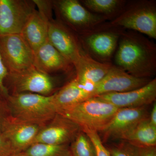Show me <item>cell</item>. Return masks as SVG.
<instances>
[{
  "label": "cell",
  "mask_w": 156,
  "mask_h": 156,
  "mask_svg": "<svg viewBox=\"0 0 156 156\" xmlns=\"http://www.w3.org/2000/svg\"><path fill=\"white\" fill-rule=\"evenodd\" d=\"M114 65L131 76L152 78L156 73V45L134 31L125 30L115 54Z\"/></svg>",
  "instance_id": "1"
},
{
  "label": "cell",
  "mask_w": 156,
  "mask_h": 156,
  "mask_svg": "<svg viewBox=\"0 0 156 156\" xmlns=\"http://www.w3.org/2000/svg\"><path fill=\"white\" fill-rule=\"evenodd\" d=\"M53 94L14 93L6 98L11 117L22 122L45 126L57 114Z\"/></svg>",
  "instance_id": "2"
},
{
  "label": "cell",
  "mask_w": 156,
  "mask_h": 156,
  "mask_svg": "<svg viewBox=\"0 0 156 156\" xmlns=\"http://www.w3.org/2000/svg\"><path fill=\"white\" fill-rule=\"evenodd\" d=\"M118 109L107 101L93 97L58 114L74 122L82 130L101 133L108 126Z\"/></svg>",
  "instance_id": "3"
},
{
  "label": "cell",
  "mask_w": 156,
  "mask_h": 156,
  "mask_svg": "<svg viewBox=\"0 0 156 156\" xmlns=\"http://www.w3.org/2000/svg\"><path fill=\"white\" fill-rule=\"evenodd\" d=\"M125 30L108 21L77 36L86 54L99 62L112 63L120 37Z\"/></svg>",
  "instance_id": "4"
},
{
  "label": "cell",
  "mask_w": 156,
  "mask_h": 156,
  "mask_svg": "<svg viewBox=\"0 0 156 156\" xmlns=\"http://www.w3.org/2000/svg\"><path fill=\"white\" fill-rule=\"evenodd\" d=\"M110 23L156 39V3L152 0L127 1L121 14Z\"/></svg>",
  "instance_id": "5"
},
{
  "label": "cell",
  "mask_w": 156,
  "mask_h": 156,
  "mask_svg": "<svg viewBox=\"0 0 156 156\" xmlns=\"http://www.w3.org/2000/svg\"><path fill=\"white\" fill-rule=\"evenodd\" d=\"M53 5L56 19L77 35L108 21L106 17L89 11L78 0H55Z\"/></svg>",
  "instance_id": "6"
},
{
  "label": "cell",
  "mask_w": 156,
  "mask_h": 156,
  "mask_svg": "<svg viewBox=\"0 0 156 156\" xmlns=\"http://www.w3.org/2000/svg\"><path fill=\"white\" fill-rule=\"evenodd\" d=\"M4 84L9 93L12 91L11 94L32 93L50 95L56 90L54 78L34 66L21 71L9 73Z\"/></svg>",
  "instance_id": "7"
},
{
  "label": "cell",
  "mask_w": 156,
  "mask_h": 156,
  "mask_svg": "<svg viewBox=\"0 0 156 156\" xmlns=\"http://www.w3.org/2000/svg\"><path fill=\"white\" fill-rule=\"evenodd\" d=\"M0 53L9 73L34 66V52L21 34L0 36Z\"/></svg>",
  "instance_id": "8"
},
{
  "label": "cell",
  "mask_w": 156,
  "mask_h": 156,
  "mask_svg": "<svg viewBox=\"0 0 156 156\" xmlns=\"http://www.w3.org/2000/svg\"><path fill=\"white\" fill-rule=\"evenodd\" d=\"M36 10L33 0H0V36L21 34Z\"/></svg>",
  "instance_id": "9"
},
{
  "label": "cell",
  "mask_w": 156,
  "mask_h": 156,
  "mask_svg": "<svg viewBox=\"0 0 156 156\" xmlns=\"http://www.w3.org/2000/svg\"><path fill=\"white\" fill-rule=\"evenodd\" d=\"M48 40L74 67L85 53L77 35L56 19L49 22Z\"/></svg>",
  "instance_id": "10"
},
{
  "label": "cell",
  "mask_w": 156,
  "mask_h": 156,
  "mask_svg": "<svg viewBox=\"0 0 156 156\" xmlns=\"http://www.w3.org/2000/svg\"><path fill=\"white\" fill-rule=\"evenodd\" d=\"M81 131L77 124L63 115L57 113L40 130L33 144L69 145Z\"/></svg>",
  "instance_id": "11"
},
{
  "label": "cell",
  "mask_w": 156,
  "mask_h": 156,
  "mask_svg": "<svg viewBox=\"0 0 156 156\" xmlns=\"http://www.w3.org/2000/svg\"><path fill=\"white\" fill-rule=\"evenodd\" d=\"M152 79L136 77L113 64L106 75L92 89V97L134 90L145 86Z\"/></svg>",
  "instance_id": "12"
},
{
  "label": "cell",
  "mask_w": 156,
  "mask_h": 156,
  "mask_svg": "<svg viewBox=\"0 0 156 156\" xmlns=\"http://www.w3.org/2000/svg\"><path fill=\"white\" fill-rule=\"evenodd\" d=\"M118 108L148 106L155 102L156 79L138 89L123 92L107 93L96 96Z\"/></svg>",
  "instance_id": "13"
},
{
  "label": "cell",
  "mask_w": 156,
  "mask_h": 156,
  "mask_svg": "<svg viewBox=\"0 0 156 156\" xmlns=\"http://www.w3.org/2000/svg\"><path fill=\"white\" fill-rule=\"evenodd\" d=\"M148 106L119 108L110 122L102 132V142L109 139H117L122 134L148 118Z\"/></svg>",
  "instance_id": "14"
},
{
  "label": "cell",
  "mask_w": 156,
  "mask_h": 156,
  "mask_svg": "<svg viewBox=\"0 0 156 156\" xmlns=\"http://www.w3.org/2000/svg\"><path fill=\"white\" fill-rule=\"evenodd\" d=\"M44 126L22 122L11 117L3 133L10 141L15 155L33 144L37 134Z\"/></svg>",
  "instance_id": "15"
},
{
  "label": "cell",
  "mask_w": 156,
  "mask_h": 156,
  "mask_svg": "<svg viewBox=\"0 0 156 156\" xmlns=\"http://www.w3.org/2000/svg\"><path fill=\"white\" fill-rule=\"evenodd\" d=\"M34 66L50 75L54 73H68L74 68L48 40L35 51Z\"/></svg>",
  "instance_id": "16"
},
{
  "label": "cell",
  "mask_w": 156,
  "mask_h": 156,
  "mask_svg": "<svg viewBox=\"0 0 156 156\" xmlns=\"http://www.w3.org/2000/svg\"><path fill=\"white\" fill-rule=\"evenodd\" d=\"M112 65L96 61L84 53L74 67L75 78L82 87L92 92L94 87L108 73Z\"/></svg>",
  "instance_id": "17"
},
{
  "label": "cell",
  "mask_w": 156,
  "mask_h": 156,
  "mask_svg": "<svg viewBox=\"0 0 156 156\" xmlns=\"http://www.w3.org/2000/svg\"><path fill=\"white\" fill-rule=\"evenodd\" d=\"M53 96L57 113L92 98L91 91L82 87L75 78L55 92Z\"/></svg>",
  "instance_id": "18"
},
{
  "label": "cell",
  "mask_w": 156,
  "mask_h": 156,
  "mask_svg": "<svg viewBox=\"0 0 156 156\" xmlns=\"http://www.w3.org/2000/svg\"><path fill=\"white\" fill-rule=\"evenodd\" d=\"M49 22L36 9L23 27L20 34L34 52L48 40Z\"/></svg>",
  "instance_id": "19"
},
{
  "label": "cell",
  "mask_w": 156,
  "mask_h": 156,
  "mask_svg": "<svg viewBox=\"0 0 156 156\" xmlns=\"http://www.w3.org/2000/svg\"><path fill=\"white\" fill-rule=\"evenodd\" d=\"M117 140L138 147L156 146V127L151 124L148 117L120 135Z\"/></svg>",
  "instance_id": "20"
},
{
  "label": "cell",
  "mask_w": 156,
  "mask_h": 156,
  "mask_svg": "<svg viewBox=\"0 0 156 156\" xmlns=\"http://www.w3.org/2000/svg\"><path fill=\"white\" fill-rule=\"evenodd\" d=\"M82 5L94 14L106 17L109 21L118 17L127 1L125 0H82Z\"/></svg>",
  "instance_id": "21"
},
{
  "label": "cell",
  "mask_w": 156,
  "mask_h": 156,
  "mask_svg": "<svg viewBox=\"0 0 156 156\" xmlns=\"http://www.w3.org/2000/svg\"><path fill=\"white\" fill-rule=\"evenodd\" d=\"M17 156H71L69 145H51L34 143Z\"/></svg>",
  "instance_id": "22"
},
{
  "label": "cell",
  "mask_w": 156,
  "mask_h": 156,
  "mask_svg": "<svg viewBox=\"0 0 156 156\" xmlns=\"http://www.w3.org/2000/svg\"><path fill=\"white\" fill-rule=\"evenodd\" d=\"M69 149L71 156H96L93 143L82 130L70 144Z\"/></svg>",
  "instance_id": "23"
},
{
  "label": "cell",
  "mask_w": 156,
  "mask_h": 156,
  "mask_svg": "<svg viewBox=\"0 0 156 156\" xmlns=\"http://www.w3.org/2000/svg\"><path fill=\"white\" fill-rule=\"evenodd\" d=\"M105 147L111 156H139L138 147L123 140Z\"/></svg>",
  "instance_id": "24"
},
{
  "label": "cell",
  "mask_w": 156,
  "mask_h": 156,
  "mask_svg": "<svg viewBox=\"0 0 156 156\" xmlns=\"http://www.w3.org/2000/svg\"><path fill=\"white\" fill-rule=\"evenodd\" d=\"M82 130L88 135L93 143L96 150V156H111L98 133L87 129Z\"/></svg>",
  "instance_id": "25"
},
{
  "label": "cell",
  "mask_w": 156,
  "mask_h": 156,
  "mask_svg": "<svg viewBox=\"0 0 156 156\" xmlns=\"http://www.w3.org/2000/svg\"><path fill=\"white\" fill-rule=\"evenodd\" d=\"M11 117L6 98L0 96V134L4 132Z\"/></svg>",
  "instance_id": "26"
},
{
  "label": "cell",
  "mask_w": 156,
  "mask_h": 156,
  "mask_svg": "<svg viewBox=\"0 0 156 156\" xmlns=\"http://www.w3.org/2000/svg\"><path fill=\"white\" fill-rule=\"evenodd\" d=\"M38 11L49 21L53 18V1L33 0Z\"/></svg>",
  "instance_id": "27"
},
{
  "label": "cell",
  "mask_w": 156,
  "mask_h": 156,
  "mask_svg": "<svg viewBox=\"0 0 156 156\" xmlns=\"http://www.w3.org/2000/svg\"><path fill=\"white\" fill-rule=\"evenodd\" d=\"M8 73L9 71L5 66L0 53V96L6 99L10 95L4 84Z\"/></svg>",
  "instance_id": "28"
},
{
  "label": "cell",
  "mask_w": 156,
  "mask_h": 156,
  "mask_svg": "<svg viewBox=\"0 0 156 156\" xmlns=\"http://www.w3.org/2000/svg\"><path fill=\"white\" fill-rule=\"evenodd\" d=\"M11 143L3 133L0 134V156L14 155Z\"/></svg>",
  "instance_id": "29"
},
{
  "label": "cell",
  "mask_w": 156,
  "mask_h": 156,
  "mask_svg": "<svg viewBox=\"0 0 156 156\" xmlns=\"http://www.w3.org/2000/svg\"><path fill=\"white\" fill-rule=\"evenodd\" d=\"M139 156H156V146L138 147Z\"/></svg>",
  "instance_id": "30"
},
{
  "label": "cell",
  "mask_w": 156,
  "mask_h": 156,
  "mask_svg": "<svg viewBox=\"0 0 156 156\" xmlns=\"http://www.w3.org/2000/svg\"><path fill=\"white\" fill-rule=\"evenodd\" d=\"M149 120L153 126L156 127V103H153L152 108L149 115Z\"/></svg>",
  "instance_id": "31"
},
{
  "label": "cell",
  "mask_w": 156,
  "mask_h": 156,
  "mask_svg": "<svg viewBox=\"0 0 156 156\" xmlns=\"http://www.w3.org/2000/svg\"><path fill=\"white\" fill-rule=\"evenodd\" d=\"M16 156V155H13V156Z\"/></svg>",
  "instance_id": "32"
}]
</instances>
